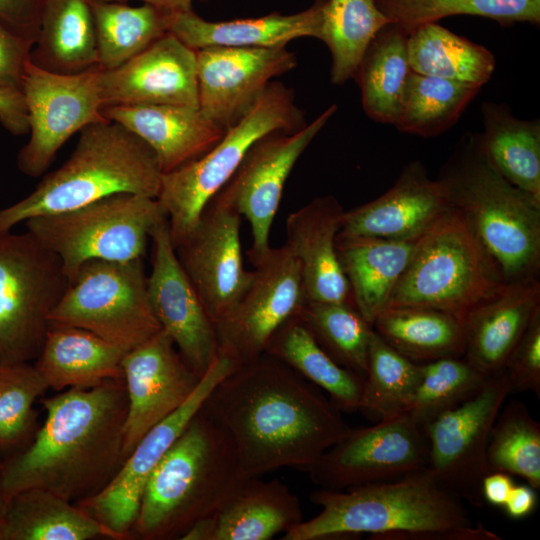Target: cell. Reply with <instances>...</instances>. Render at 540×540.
<instances>
[{
  "label": "cell",
  "mask_w": 540,
  "mask_h": 540,
  "mask_svg": "<svg viewBox=\"0 0 540 540\" xmlns=\"http://www.w3.org/2000/svg\"><path fill=\"white\" fill-rule=\"evenodd\" d=\"M391 21L374 0H323L318 39L330 51L334 85L354 78L369 44Z\"/></svg>",
  "instance_id": "38"
},
{
  "label": "cell",
  "mask_w": 540,
  "mask_h": 540,
  "mask_svg": "<svg viewBox=\"0 0 540 540\" xmlns=\"http://www.w3.org/2000/svg\"><path fill=\"white\" fill-rule=\"evenodd\" d=\"M315 0L306 10L282 15L278 12L228 21H208L193 10L168 14L169 33L193 50L207 47L275 48L297 38L318 39L320 9Z\"/></svg>",
  "instance_id": "27"
},
{
  "label": "cell",
  "mask_w": 540,
  "mask_h": 540,
  "mask_svg": "<svg viewBox=\"0 0 540 540\" xmlns=\"http://www.w3.org/2000/svg\"><path fill=\"white\" fill-rule=\"evenodd\" d=\"M337 111L327 107L312 122L294 131H276L257 140L225 186L214 197L249 222L250 262L270 248V233L286 181L296 162Z\"/></svg>",
  "instance_id": "15"
},
{
  "label": "cell",
  "mask_w": 540,
  "mask_h": 540,
  "mask_svg": "<svg viewBox=\"0 0 540 540\" xmlns=\"http://www.w3.org/2000/svg\"><path fill=\"white\" fill-rule=\"evenodd\" d=\"M504 374L511 393L532 392L540 398V311L509 354Z\"/></svg>",
  "instance_id": "47"
},
{
  "label": "cell",
  "mask_w": 540,
  "mask_h": 540,
  "mask_svg": "<svg viewBox=\"0 0 540 540\" xmlns=\"http://www.w3.org/2000/svg\"><path fill=\"white\" fill-rule=\"evenodd\" d=\"M419 379V364L389 346L373 329L360 410L389 418L405 414Z\"/></svg>",
  "instance_id": "45"
},
{
  "label": "cell",
  "mask_w": 540,
  "mask_h": 540,
  "mask_svg": "<svg viewBox=\"0 0 540 540\" xmlns=\"http://www.w3.org/2000/svg\"><path fill=\"white\" fill-rule=\"evenodd\" d=\"M30 60L58 74H77L99 66L88 0H45Z\"/></svg>",
  "instance_id": "31"
},
{
  "label": "cell",
  "mask_w": 540,
  "mask_h": 540,
  "mask_svg": "<svg viewBox=\"0 0 540 540\" xmlns=\"http://www.w3.org/2000/svg\"><path fill=\"white\" fill-rule=\"evenodd\" d=\"M241 215L213 198L175 246L178 260L215 326L232 311L251 278L243 264Z\"/></svg>",
  "instance_id": "18"
},
{
  "label": "cell",
  "mask_w": 540,
  "mask_h": 540,
  "mask_svg": "<svg viewBox=\"0 0 540 540\" xmlns=\"http://www.w3.org/2000/svg\"><path fill=\"white\" fill-rule=\"evenodd\" d=\"M514 485L510 474L504 472L487 473L481 485L484 502L503 507Z\"/></svg>",
  "instance_id": "51"
},
{
  "label": "cell",
  "mask_w": 540,
  "mask_h": 540,
  "mask_svg": "<svg viewBox=\"0 0 540 540\" xmlns=\"http://www.w3.org/2000/svg\"><path fill=\"white\" fill-rule=\"evenodd\" d=\"M426 435L407 414L351 430L308 471L319 488L346 490L398 479L428 467Z\"/></svg>",
  "instance_id": "16"
},
{
  "label": "cell",
  "mask_w": 540,
  "mask_h": 540,
  "mask_svg": "<svg viewBox=\"0 0 540 540\" xmlns=\"http://www.w3.org/2000/svg\"><path fill=\"white\" fill-rule=\"evenodd\" d=\"M235 368L232 360L218 354L188 399L144 434L106 488L78 503L107 528L115 540L131 538L151 472L201 410L213 388Z\"/></svg>",
  "instance_id": "17"
},
{
  "label": "cell",
  "mask_w": 540,
  "mask_h": 540,
  "mask_svg": "<svg viewBox=\"0 0 540 540\" xmlns=\"http://www.w3.org/2000/svg\"><path fill=\"white\" fill-rule=\"evenodd\" d=\"M407 31L390 22L373 38L357 69L356 79L366 115L381 124L395 125L412 69Z\"/></svg>",
  "instance_id": "32"
},
{
  "label": "cell",
  "mask_w": 540,
  "mask_h": 540,
  "mask_svg": "<svg viewBox=\"0 0 540 540\" xmlns=\"http://www.w3.org/2000/svg\"><path fill=\"white\" fill-rule=\"evenodd\" d=\"M201 411L230 436L250 477L308 472L352 428L320 388L267 353L224 377Z\"/></svg>",
  "instance_id": "1"
},
{
  "label": "cell",
  "mask_w": 540,
  "mask_h": 540,
  "mask_svg": "<svg viewBox=\"0 0 540 540\" xmlns=\"http://www.w3.org/2000/svg\"><path fill=\"white\" fill-rule=\"evenodd\" d=\"M122 378L127 395L123 428L126 458L146 432L188 399L201 377L185 361L168 333L161 329L125 353Z\"/></svg>",
  "instance_id": "21"
},
{
  "label": "cell",
  "mask_w": 540,
  "mask_h": 540,
  "mask_svg": "<svg viewBox=\"0 0 540 540\" xmlns=\"http://www.w3.org/2000/svg\"><path fill=\"white\" fill-rule=\"evenodd\" d=\"M251 478L230 436L200 410L151 472L131 538L180 539L193 523L221 511Z\"/></svg>",
  "instance_id": "4"
},
{
  "label": "cell",
  "mask_w": 540,
  "mask_h": 540,
  "mask_svg": "<svg viewBox=\"0 0 540 540\" xmlns=\"http://www.w3.org/2000/svg\"><path fill=\"white\" fill-rule=\"evenodd\" d=\"M416 239L392 240L338 234L337 253L353 305L371 325L388 307L391 293L409 262Z\"/></svg>",
  "instance_id": "28"
},
{
  "label": "cell",
  "mask_w": 540,
  "mask_h": 540,
  "mask_svg": "<svg viewBox=\"0 0 540 540\" xmlns=\"http://www.w3.org/2000/svg\"><path fill=\"white\" fill-rule=\"evenodd\" d=\"M3 461L4 458L0 454V525L3 520L7 505V500L3 489Z\"/></svg>",
  "instance_id": "55"
},
{
  "label": "cell",
  "mask_w": 540,
  "mask_h": 540,
  "mask_svg": "<svg viewBox=\"0 0 540 540\" xmlns=\"http://www.w3.org/2000/svg\"><path fill=\"white\" fill-rule=\"evenodd\" d=\"M166 217L156 198L120 193L73 210L34 217L24 225L60 259L71 281L91 260L143 259L151 230Z\"/></svg>",
  "instance_id": "9"
},
{
  "label": "cell",
  "mask_w": 540,
  "mask_h": 540,
  "mask_svg": "<svg viewBox=\"0 0 540 540\" xmlns=\"http://www.w3.org/2000/svg\"><path fill=\"white\" fill-rule=\"evenodd\" d=\"M510 394L504 372L489 377L473 396L440 414L423 429L428 442L429 470L449 492L478 508L485 503L481 485L489 473L490 431Z\"/></svg>",
  "instance_id": "12"
},
{
  "label": "cell",
  "mask_w": 540,
  "mask_h": 540,
  "mask_svg": "<svg viewBox=\"0 0 540 540\" xmlns=\"http://www.w3.org/2000/svg\"><path fill=\"white\" fill-rule=\"evenodd\" d=\"M391 22L407 31L454 15L484 17L509 27L540 24V0H374Z\"/></svg>",
  "instance_id": "43"
},
{
  "label": "cell",
  "mask_w": 540,
  "mask_h": 540,
  "mask_svg": "<svg viewBox=\"0 0 540 540\" xmlns=\"http://www.w3.org/2000/svg\"><path fill=\"white\" fill-rule=\"evenodd\" d=\"M32 47L0 22V88L21 90Z\"/></svg>",
  "instance_id": "48"
},
{
  "label": "cell",
  "mask_w": 540,
  "mask_h": 540,
  "mask_svg": "<svg viewBox=\"0 0 540 540\" xmlns=\"http://www.w3.org/2000/svg\"><path fill=\"white\" fill-rule=\"evenodd\" d=\"M489 472H504L540 489V423L525 403L513 399L501 407L487 446Z\"/></svg>",
  "instance_id": "41"
},
{
  "label": "cell",
  "mask_w": 540,
  "mask_h": 540,
  "mask_svg": "<svg viewBox=\"0 0 540 540\" xmlns=\"http://www.w3.org/2000/svg\"><path fill=\"white\" fill-rule=\"evenodd\" d=\"M489 377L464 357L419 364V379L405 414L421 429L473 396Z\"/></svg>",
  "instance_id": "44"
},
{
  "label": "cell",
  "mask_w": 540,
  "mask_h": 540,
  "mask_svg": "<svg viewBox=\"0 0 540 540\" xmlns=\"http://www.w3.org/2000/svg\"><path fill=\"white\" fill-rule=\"evenodd\" d=\"M102 115L140 138L154 153L162 174L203 156L225 133L194 106H106Z\"/></svg>",
  "instance_id": "26"
},
{
  "label": "cell",
  "mask_w": 540,
  "mask_h": 540,
  "mask_svg": "<svg viewBox=\"0 0 540 540\" xmlns=\"http://www.w3.org/2000/svg\"><path fill=\"white\" fill-rule=\"evenodd\" d=\"M100 67L58 74L30 63L22 82L29 140L20 149L17 167L29 177L44 175L57 152L75 133L106 120L99 90Z\"/></svg>",
  "instance_id": "13"
},
{
  "label": "cell",
  "mask_w": 540,
  "mask_h": 540,
  "mask_svg": "<svg viewBox=\"0 0 540 540\" xmlns=\"http://www.w3.org/2000/svg\"><path fill=\"white\" fill-rule=\"evenodd\" d=\"M540 311V281L507 282L462 318L464 358L487 377L504 372L506 360Z\"/></svg>",
  "instance_id": "25"
},
{
  "label": "cell",
  "mask_w": 540,
  "mask_h": 540,
  "mask_svg": "<svg viewBox=\"0 0 540 540\" xmlns=\"http://www.w3.org/2000/svg\"><path fill=\"white\" fill-rule=\"evenodd\" d=\"M49 323L87 330L125 352L149 340L162 328L149 301L143 259L84 263Z\"/></svg>",
  "instance_id": "10"
},
{
  "label": "cell",
  "mask_w": 540,
  "mask_h": 540,
  "mask_svg": "<svg viewBox=\"0 0 540 540\" xmlns=\"http://www.w3.org/2000/svg\"><path fill=\"white\" fill-rule=\"evenodd\" d=\"M449 209L436 179L419 160L407 163L379 197L344 212L339 234L392 240L419 237Z\"/></svg>",
  "instance_id": "23"
},
{
  "label": "cell",
  "mask_w": 540,
  "mask_h": 540,
  "mask_svg": "<svg viewBox=\"0 0 540 540\" xmlns=\"http://www.w3.org/2000/svg\"><path fill=\"white\" fill-rule=\"evenodd\" d=\"M125 351L77 327L50 325L35 367L48 388H90L122 379Z\"/></svg>",
  "instance_id": "29"
},
{
  "label": "cell",
  "mask_w": 540,
  "mask_h": 540,
  "mask_svg": "<svg viewBox=\"0 0 540 540\" xmlns=\"http://www.w3.org/2000/svg\"><path fill=\"white\" fill-rule=\"evenodd\" d=\"M298 316L338 364L365 378L373 327L352 304L307 301Z\"/></svg>",
  "instance_id": "42"
},
{
  "label": "cell",
  "mask_w": 540,
  "mask_h": 540,
  "mask_svg": "<svg viewBox=\"0 0 540 540\" xmlns=\"http://www.w3.org/2000/svg\"><path fill=\"white\" fill-rule=\"evenodd\" d=\"M216 514L193 523L181 536V540H215Z\"/></svg>",
  "instance_id": "53"
},
{
  "label": "cell",
  "mask_w": 540,
  "mask_h": 540,
  "mask_svg": "<svg viewBox=\"0 0 540 540\" xmlns=\"http://www.w3.org/2000/svg\"><path fill=\"white\" fill-rule=\"evenodd\" d=\"M45 420L21 451L4 458L6 500L40 488L76 504L100 493L125 456L127 395L123 378L69 388L41 399Z\"/></svg>",
  "instance_id": "2"
},
{
  "label": "cell",
  "mask_w": 540,
  "mask_h": 540,
  "mask_svg": "<svg viewBox=\"0 0 540 540\" xmlns=\"http://www.w3.org/2000/svg\"><path fill=\"white\" fill-rule=\"evenodd\" d=\"M44 2L45 0H0V22L34 45Z\"/></svg>",
  "instance_id": "49"
},
{
  "label": "cell",
  "mask_w": 540,
  "mask_h": 540,
  "mask_svg": "<svg viewBox=\"0 0 540 540\" xmlns=\"http://www.w3.org/2000/svg\"><path fill=\"white\" fill-rule=\"evenodd\" d=\"M294 92L272 81L255 106L203 156L163 173L157 200L169 223L174 247L194 228L207 204L233 176L250 147L276 131L305 126Z\"/></svg>",
  "instance_id": "8"
},
{
  "label": "cell",
  "mask_w": 540,
  "mask_h": 540,
  "mask_svg": "<svg viewBox=\"0 0 540 540\" xmlns=\"http://www.w3.org/2000/svg\"><path fill=\"white\" fill-rule=\"evenodd\" d=\"M99 90L103 107H199L196 51L167 32L117 68L100 69Z\"/></svg>",
  "instance_id": "22"
},
{
  "label": "cell",
  "mask_w": 540,
  "mask_h": 540,
  "mask_svg": "<svg viewBox=\"0 0 540 540\" xmlns=\"http://www.w3.org/2000/svg\"><path fill=\"white\" fill-rule=\"evenodd\" d=\"M251 263L248 285L216 325L218 354L237 367L265 353L274 333L307 302L299 263L286 243Z\"/></svg>",
  "instance_id": "14"
},
{
  "label": "cell",
  "mask_w": 540,
  "mask_h": 540,
  "mask_svg": "<svg viewBox=\"0 0 540 540\" xmlns=\"http://www.w3.org/2000/svg\"><path fill=\"white\" fill-rule=\"evenodd\" d=\"M484 152L510 183L540 199V121L516 117L505 103L481 105Z\"/></svg>",
  "instance_id": "35"
},
{
  "label": "cell",
  "mask_w": 540,
  "mask_h": 540,
  "mask_svg": "<svg viewBox=\"0 0 540 540\" xmlns=\"http://www.w3.org/2000/svg\"><path fill=\"white\" fill-rule=\"evenodd\" d=\"M344 212L335 196L325 195L286 219V244L299 263L307 301L353 305L336 248Z\"/></svg>",
  "instance_id": "24"
},
{
  "label": "cell",
  "mask_w": 540,
  "mask_h": 540,
  "mask_svg": "<svg viewBox=\"0 0 540 540\" xmlns=\"http://www.w3.org/2000/svg\"><path fill=\"white\" fill-rule=\"evenodd\" d=\"M303 520L299 498L286 484L252 477L216 514L215 540H269Z\"/></svg>",
  "instance_id": "33"
},
{
  "label": "cell",
  "mask_w": 540,
  "mask_h": 540,
  "mask_svg": "<svg viewBox=\"0 0 540 540\" xmlns=\"http://www.w3.org/2000/svg\"><path fill=\"white\" fill-rule=\"evenodd\" d=\"M372 327L389 346L418 364L465 354L462 319L449 312L417 306L388 307Z\"/></svg>",
  "instance_id": "34"
},
{
  "label": "cell",
  "mask_w": 540,
  "mask_h": 540,
  "mask_svg": "<svg viewBox=\"0 0 540 540\" xmlns=\"http://www.w3.org/2000/svg\"><path fill=\"white\" fill-rule=\"evenodd\" d=\"M101 537L114 539L113 534L80 505L40 488H29L12 496L0 525V540Z\"/></svg>",
  "instance_id": "30"
},
{
  "label": "cell",
  "mask_w": 540,
  "mask_h": 540,
  "mask_svg": "<svg viewBox=\"0 0 540 540\" xmlns=\"http://www.w3.org/2000/svg\"><path fill=\"white\" fill-rule=\"evenodd\" d=\"M535 489L527 485H514L504 504L507 515L513 519H522L530 515L537 506Z\"/></svg>",
  "instance_id": "52"
},
{
  "label": "cell",
  "mask_w": 540,
  "mask_h": 540,
  "mask_svg": "<svg viewBox=\"0 0 540 540\" xmlns=\"http://www.w3.org/2000/svg\"><path fill=\"white\" fill-rule=\"evenodd\" d=\"M481 87L412 71L395 127L422 138L437 137L454 126Z\"/></svg>",
  "instance_id": "40"
},
{
  "label": "cell",
  "mask_w": 540,
  "mask_h": 540,
  "mask_svg": "<svg viewBox=\"0 0 540 540\" xmlns=\"http://www.w3.org/2000/svg\"><path fill=\"white\" fill-rule=\"evenodd\" d=\"M79 133L73 152L59 168L43 175L26 197L0 209V234L31 218L73 210L115 194L157 198L162 171L140 138L108 119Z\"/></svg>",
  "instance_id": "6"
},
{
  "label": "cell",
  "mask_w": 540,
  "mask_h": 540,
  "mask_svg": "<svg viewBox=\"0 0 540 540\" xmlns=\"http://www.w3.org/2000/svg\"><path fill=\"white\" fill-rule=\"evenodd\" d=\"M506 283L491 255L449 208L417 237L388 307H427L462 319Z\"/></svg>",
  "instance_id": "7"
},
{
  "label": "cell",
  "mask_w": 540,
  "mask_h": 540,
  "mask_svg": "<svg viewBox=\"0 0 540 540\" xmlns=\"http://www.w3.org/2000/svg\"><path fill=\"white\" fill-rule=\"evenodd\" d=\"M70 280L28 231L0 234V365L36 359Z\"/></svg>",
  "instance_id": "11"
},
{
  "label": "cell",
  "mask_w": 540,
  "mask_h": 540,
  "mask_svg": "<svg viewBox=\"0 0 540 540\" xmlns=\"http://www.w3.org/2000/svg\"><path fill=\"white\" fill-rule=\"evenodd\" d=\"M96 35L98 65L111 70L168 32V14L148 4L88 0Z\"/></svg>",
  "instance_id": "39"
},
{
  "label": "cell",
  "mask_w": 540,
  "mask_h": 540,
  "mask_svg": "<svg viewBox=\"0 0 540 540\" xmlns=\"http://www.w3.org/2000/svg\"><path fill=\"white\" fill-rule=\"evenodd\" d=\"M49 389L29 362L0 365V454L24 449L37 430L36 401Z\"/></svg>",
  "instance_id": "46"
},
{
  "label": "cell",
  "mask_w": 540,
  "mask_h": 540,
  "mask_svg": "<svg viewBox=\"0 0 540 540\" xmlns=\"http://www.w3.org/2000/svg\"><path fill=\"white\" fill-rule=\"evenodd\" d=\"M286 47H207L196 50L198 106L224 131L258 102L272 79L293 70Z\"/></svg>",
  "instance_id": "20"
},
{
  "label": "cell",
  "mask_w": 540,
  "mask_h": 540,
  "mask_svg": "<svg viewBox=\"0 0 540 540\" xmlns=\"http://www.w3.org/2000/svg\"><path fill=\"white\" fill-rule=\"evenodd\" d=\"M436 180L507 282L539 278L540 199L491 165L480 133L458 139Z\"/></svg>",
  "instance_id": "5"
},
{
  "label": "cell",
  "mask_w": 540,
  "mask_h": 540,
  "mask_svg": "<svg viewBox=\"0 0 540 540\" xmlns=\"http://www.w3.org/2000/svg\"><path fill=\"white\" fill-rule=\"evenodd\" d=\"M265 353L326 392L341 411L360 410L364 379L338 364L318 344L298 315L274 333Z\"/></svg>",
  "instance_id": "36"
},
{
  "label": "cell",
  "mask_w": 540,
  "mask_h": 540,
  "mask_svg": "<svg viewBox=\"0 0 540 540\" xmlns=\"http://www.w3.org/2000/svg\"><path fill=\"white\" fill-rule=\"evenodd\" d=\"M0 123L13 135H24L29 132L22 90L0 88Z\"/></svg>",
  "instance_id": "50"
},
{
  "label": "cell",
  "mask_w": 540,
  "mask_h": 540,
  "mask_svg": "<svg viewBox=\"0 0 540 540\" xmlns=\"http://www.w3.org/2000/svg\"><path fill=\"white\" fill-rule=\"evenodd\" d=\"M321 511L284 533L282 540H502L474 523L464 502L429 468L398 479L309 495Z\"/></svg>",
  "instance_id": "3"
},
{
  "label": "cell",
  "mask_w": 540,
  "mask_h": 540,
  "mask_svg": "<svg viewBox=\"0 0 540 540\" xmlns=\"http://www.w3.org/2000/svg\"><path fill=\"white\" fill-rule=\"evenodd\" d=\"M150 239L147 291L151 307L162 330L202 377L218 356L216 326L178 260L167 217L153 227Z\"/></svg>",
  "instance_id": "19"
},
{
  "label": "cell",
  "mask_w": 540,
  "mask_h": 540,
  "mask_svg": "<svg viewBox=\"0 0 540 540\" xmlns=\"http://www.w3.org/2000/svg\"><path fill=\"white\" fill-rule=\"evenodd\" d=\"M408 57L415 73L481 88L491 79L496 67L489 49L438 22L420 25L409 32Z\"/></svg>",
  "instance_id": "37"
},
{
  "label": "cell",
  "mask_w": 540,
  "mask_h": 540,
  "mask_svg": "<svg viewBox=\"0 0 540 540\" xmlns=\"http://www.w3.org/2000/svg\"><path fill=\"white\" fill-rule=\"evenodd\" d=\"M104 1H119L125 2L127 0H104ZM143 4H148L156 7L167 13L181 12L192 9V3L194 0H139Z\"/></svg>",
  "instance_id": "54"
}]
</instances>
